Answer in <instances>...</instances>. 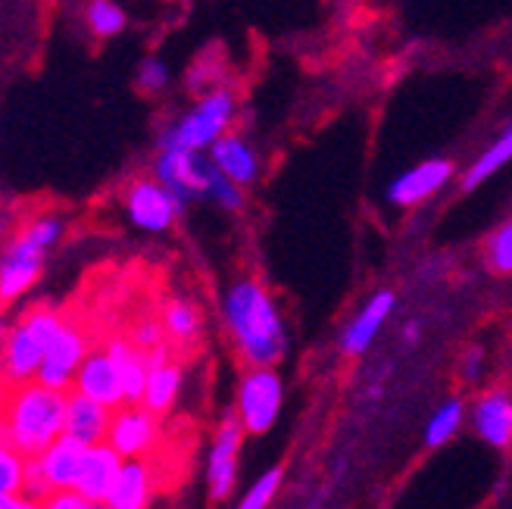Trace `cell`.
<instances>
[{
  "mask_svg": "<svg viewBox=\"0 0 512 509\" xmlns=\"http://www.w3.org/2000/svg\"><path fill=\"white\" fill-rule=\"evenodd\" d=\"M222 319L247 366H275L288 350V332L269 291L241 278L222 297Z\"/></svg>",
  "mask_w": 512,
  "mask_h": 509,
  "instance_id": "cell-1",
  "label": "cell"
},
{
  "mask_svg": "<svg viewBox=\"0 0 512 509\" xmlns=\"http://www.w3.org/2000/svg\"><path fill=\"white\" fill-rule=\"evenodd\" d=\"M66 391L47 388L41 381H22L10 388L7 406L0 413V435H4L25 460L44 453L63 435Z\"/></svg>",
  "mask_w": 512,
  "mask_h": 509,
  "instance_id": "cell-2",
  "label": "cell"
},
{
  "mask_svg": "<svg viewBox=\"0 0 512 509\" xmlns=\"http://www.w3.org/2000/svg\"><path fill=\"white\" fill-rule=\"evenodd\" d=\"M63 325V313L47 307V303H38L29 313H22V319L10 328L4 338V353H0V375H4L10 385H22V381H32L44 350L60 332Z\"/></svg>",
  "mask_w": 512,
  "mask_h": 509,
  "instance_id": "cell-3",
  "label": "cell"
},
{
  "mask_svg": "<svg viewBox=\"0 0 512 509\" xmlns=\"http://www.w3.org/2000/svg\"><path fill=\"white\" fill-rule=\"evenodd\" d=\"M235 119V97L232 91H210L200 97V104L185 113L175 125L160 135V150H207Z\"/></svg>",
  "mask_w": 512,
  "mask_h": 509,
  "instance_id": "cell-4",
  "label": "cell"
},
{
  "mask_svg": "<svg viewBox=\"0 0 512 509\" xmlns=\"http://www.w3.org/2000/svg\"><path fill=\"white\" fill-rule=\"evenodd\" d=\"M285 388L272 366H250L238 385V419L250 435H266L281 413Z\"/></svg>",
  "mask_w": 512,
  "mask_h": 509,
  "instance_id": "cell-5",
  "label": "cell"
},
{
  "mask_svg": "<svg viewBox=\"0 0 512 509\" xmlns=\"http://www.w3.org/2000/svg\"><path fill=\"white\" fill-rule=\"evenodd\" d=\"M88 353V338L85 332L75 322H66L60 325V332L50 338L47 350H44V360L35 372V381L47 388H60V391H69L75 372H79L82 360Z\"/></svg>",
  "mask_w": 512,
  "mask_h": 509,
  "instance_id": "cell-6",
  "label": "cell"
},
{
  "mask_svg": "<svg viewBox=\"0 0 512 509\" xmlns=\"http://www.w3.org/2000/svg\"><path fill=\"white\" fill-rule=\"evenodd\" d=\"M185 210V203L172 197L157 178H135L125 191V213L144 232H166L175 216Z\"/></svg>",
  "mask_w": 512,
  "mask_h": 509,
  "instance_id": "cell-7",
  "label": "cell"
},
{
  "mask_svg": "<svg viewBox=\"0 0 512 509\" xmlns=\"http://www.w3.org/2000/svg\"><path fill=\"white\" fill-rule=\"evenodd\" d=\"M244 441V425L238 416L228 413L222 425L216 428V438L210 447V460H207V494L210 500H225L232 494L235 481H238V453Z\"/></svg>",
  "mask_w": 512,
  "mask_h": 509,
  "instance_id": "cell-8",
  "label": "cell"
},
{
  "mask_svg": "<svg viewBox=\"0 0 512 509\" xmlns=\"http://www.w3.org/2000/svg\"><path fill=\"white\" fill-rule=\"evenodd\" d=\"M160 435L163 425L157 413H150L147 406H119L113 410L107 441L122 453V460H128V456H147L157 447Z\"/></svg>",
  "mask_w": 512,
  "mask_h": 509,
  "instance_id": "cell-9",
  "label": "cell"
},
{
  "mask_svg": "<svg viewBox=\"0 0 512 509\" xmlns=\"http://www.w3.org/2000/svg\"><path fill=\"white\" fill-rule=\"evenodd\" d=\"M153 175H157V182L182 203L207 194V185H210L207 160H200L194 150H163L157 166H153Z\"/></svg>",
  "mask_w": 512,
  "mask_h": 509,
  "instance_id": "cell-10",
  "label": "cell"
},
{
  "mask_svg": "<svg viewBox=\"0 0 512 509\" xmlns=\"http://www.w3.org/2000/svg\"><path fill=\"white\" fill-rule=\"evenodd\" d=\"M122 469V453L110 441H97L85 447V456L79 463V475H75V491H82L94 506L107 503L113 481Z\"/></svg>",
  "mask_w": 512,
  "mask_h": 509,
  "instance_id": "cell-11",
  "label": "cell"
},
{
  "mask_svg": "<svg viewBox=\"0 0 512 509\" xmlns=\"http://www.w3.org/2000/svg\"><path fill=\"white\" fill-rule=\"evenodd\" d=\"M75 391H82L100 403H107L110 410H119V406L125 403V394H122V375H119V366L116 360L104 350H88L85 360L79 366V372H75L72 378Z\"/></svg>",
  "mask_w": 512,
  "mask_h": 509,
  "instance_id": "cell-12",
  "label": "cell"
},
{
  "mask_svg": "<svg viewBox=\"0 0 512 509\" xmlns=\"http://www.w3.org/2000/svg\"><path fill=\"white\" fill-rule=\"evenodd\" d=\"M113 422V410L107 403H100L82 391H66V419H63V435L82 441V444H97L107 441V431Z\"/></svg>",
  "mask_w": 512,
  "mask_h": 509,
  "instance_id": "cell-13",
  "label": "cell"
},
{
  "mask_svg": "<svg viewBox=\"0 0 512 509\" xmlns=\"http://www.w3.org/2000/svg\"><path fill=\"white\" fill-rule=\"evenodd\" d=\"M450 175H453V166L447 160L419 163L413 169H406L400 178H394V185L388 188V200L397 203V207H413V203H422L434 191H441Z\"/></svg>",
  "mask_w": 512,
  "mask_h": 509,
  "instance_id": "cell-14",
  "label": "cell"
},
{
  "mask_svg": "<svg viewBox=\"0 0 512 509\" xmlns=\"http://www.w3.org/2000/svg\"><path fill=\"white\" fill-rule=\"evenodd\" d=\"M153 497V469L144 463V456H128L110 488L107 506L110 509H144Z\"/></svg>",
  "mask_w": 512,
  "mask_h": 509,
  "instance_id": "cell-15",
  "label": "cell"
},
{
  "mask_svg": "<svg viewBox=\"0 0 512 509\" xmlns=\"http://www.w3.org/2000/svg\"><path fill=\"white\" fill-rule=\"evenodd\" d=\"M207 150H210L213 166L222 169L241 188L253 185L256 175H260V160H256L253 147L244 138H238V135H219Z\"/></svg>",
  "mask_w": 512,
  "mask_h": 509,
  "instance_id": "cell-16",
  "label": "cell"
},
{
  "mask_svg": "<svg viewBox=\"0 0 512 509\" xmlns=\"http://www.w3.org/2000/svg\"><path fill=\"white\" fill-rule=\"evenodd\" d=\"M391 310H394V294L391 291H378L366 303V307L350 319V325L344 328L341 347L347 353H363L375 341V335L381 332V325H384V319L391 316Z\"/></svg>",
  "mask_w": 512,
  "mask_h": 509,
  "instance_id": "cell-17",
  "label": "cell"
},
{
  "mask_svg": "<svg viewBox=\"0 0 512 509\" xmlns=\"http://www.w3.org/2000/svg\"><path fill=\"white\" fill-rule=\"evenodd\" d=\"M44 266V253H29V250H16L7 247L4 260H0V303H13L29 291Z\"/></svg>",
  "mask_w": 512,
  "mask_h": 509,
  "instance_id": "cell-18",
  "label": "cell"
},
{
  "mask_svg": "<svg viewBox=\"0 0 512 509\" xmlns=\"http://www.w3.org/2000/svg\"><path fill=\"white\" fill-rule=\"evenodd\" d=\"M475 428L491 447L506 450L512 444V400L503 391L484 394L475 406Z\"/></svg>",
  "mask_w": 512,
  "mask_h": 509,
  "instance_id": "cell-19",
  "label": "cell"
},
{
  "mask_svg": "<svg viewBox=\"0 0 512 509\" xmlns=\"http://www.w3.org/2000/svg\"><path fill=\"white\" fill-rule=\"evenodd\" d=\"M85 447L88 444L75 441L69 435H60L44 453H38L41 472L50 481V488L57 491V488H72L75 485V475H79V463L85 456Z\"/></svg>",
  "mask_w": 512,
  "mask_h": 509,
  "instance_id": "cell-20",
  "label": "cell"
},
{
  "mask_svg": "<svg viewBox=\"0 0 512 509\" xmlns=\"http://www.w3.org/2000/svg\"><path fill=\"white\" fill-rule=\"evenodd\" d=\"M182 366L169 363L166 356L163 360H153L150 363V372H147V381H144V394H141V406H147L150 413L157 416H166L172 410V403L182 391Z\"/></svg>",
  "mask_w": 512,
  "mask_h": 509,
  "instance_id": "cell-21",
  "label": "cell"
},
{
  "mask_svg": "<svg viewBox=\"0 0 512 509\" xmlns=\"http://www.w3.org/2000/svg\"><path fill=\"white\" fill-rule=\"evenodd\" d=\"M107 353L113 356L116 366H119L125 403H141L144 381H147V372H150V356L144 350H138L128 338H113L107 344Z\"/></svg>",
  "mask_w": 512,
  "mask_h": 509,
  "instance_id": "cell-22",
  "label": "cell"
},
{
  "mask_svg": "<svg viewBox=\"0 0 512 509\" xmlns=\"http://www.w3.org/2000/svg\"><path fill=\"white\" fill-rule=\"evenodd\" d=\"M163 332L175 344H191L200 335V310L182 297L169 300L163 310Z\"/></svg>",
  "mask_w": 512,
  "mask_h": 509,
  "instance_id": "cell-23",
  "label": "cell"
},
{
  "mask_svg": "<svg viewBox=\"0 0 512 509\" xmlns=\"http://www.w3.org/2000/svg\"><path fill=\"white\" fill-rule=\"evenodd\" d=\"M512 160V125H509V129L488 147V150H484V154L475 160V166L466 172V178H463V188L466 191H472V188H478L481 182H484V178H491L497 169H503L506 163Z\"/></svg>",
  "mask_w": 512,
  "mask_h": 509,
  "instance_id": "cell-24",
  "label": "cell"
},
{
  "mask_svg": "<svg viewBox=\"0 0 512 509\" xmlns=\"http://www.w3.org/2000/svg\"><path fill=\"white\" fill-rule=\"evenodd\" d=\"M459 422H463V403H459V400H447V403L441 406V410L431 416V422H428V428H425V444H428V447H441V444H447V441L456 435Z\"/></svg>",
  "mask_w": 512,
  "mask_h": 509,
  "instance_id": "cell-25",
  "label": "cell"
},
{
  "mask_svg": "<svg viewBox=\"0 0 512 509\" xmlns=\"http://www.w3.org/2000/svg\"><path fill=\"white\" fill-rule=\"evenodd\" d=\"M60 232H63V225H60V219H54V216H47V219H38V222H32L25 232L10 244V247H16V250H29V253H44L47 247H54L57 244V238H60Z\"/></svg>",
  "mask_w": 512,
  "mask_h": 509,
  "instance_id": "cell-26",
  "label": "cell"
},
{
  "mask_svg": "<svg viewBox=\"0 0 512 509\" xmlns=\"http://www.w3.org/2000/svg\"><path fill=\"white\" fill-rule=\"evenodd\" d=\"M88 25L97 38H113L125 29V13L119 4H113V0H91Z\"/></svg>",
  "mask_w": 512,
  "mask_h": 509,
  "instance_id": "cell-27",
  "label": "cell"
},
{
  "mask_svg": "<svg viewBox=\"0 0 512 509\" xmlns=\"http://www.w3.org/2000/svg\"><path fill=\"white\" fill-rule=\"evenodd\" d=\"M207 178H210V185H207V197H213L219 207L225 210H241V203H244V191L238 182H232L222 169L213 166V160L207 157Z\"/></svg>",
  "mask_w": 512,
  "mask_h": 509,
  "instance_id": "cell-28",
  "label": "cell"
},
{
  "mask_svg": "<svg viewBox=\"0 0 512 509\" xmlns=\"http://www.w3.org/2000/svg\"><path fill=\"white\" fill-rule=\"evenodd\" d=\"M22 472H25V456L4 435H0V491L19 494Z\"/></svg>",
  "mask_w": 512,
  "mask_h": 509,
  "instance_id": "cell-29",
  "label": "cell"
},
{
  "mask_svg": "<svg viewBox=\"0 0 512 509\" xmlns=\"http://www.w3.org/2000/svg\"><path fill=\"white\" fill-rule=\"evenodd\" d=\"M278 488H281V469H269V472H263L260 478L253 481V488L241 497L238 506L241 509H263V506H269L275 500Z\"/></svg>",
  "mask_w": 512,
  "mask_h": 509,
  "instance_id": "cell-30",
  "label": "cell"
},
{
  "mask_svg": "<svg viewBox=\"0 0 512 509\" xmlns=\"http://www.w3.org/2000/svg\"><path fill=\"white\" fill-rule=\"evenodd\" d=\"M50 481L44 478V472H41V463H38V456H29L25 460V472H22V488H19V494L29 500L32 506H38V503H44L47 497H50Z\"/></svg>",
  "mask_w": 512,
  "mask_h": 509,
  "instance_id": "cell-31",
  "label": "cell"
},
{
  "mask_svg": "<svg viewBox=\"0 0 512 509\" xmlns=\"http://www.w3.org/2000/svg\"><path fill=\"white\" fill-rule=\"evenodd\" d=\"M488 266L500 275L512 272V219L500 228L488 244Z\"/></svg>",
  "mask_w": 512,
  "mask_h": 509,
  "instance_id": "cell-32",
  "label": "cell"
},
{
  "mask_svg": "<svg viewBox=\"0 0 512 509\" xmlns=\"http://www.w3.org/2000/svg\"><path fill=\"white\" fill-rule=\"evenodd\" d=\"M169 66L163 63V60H157V57H150V60H144L141 63V69H138V88L141 91H147V94H160L166 85H169Z\"/></svg>",
  "mask_w": 512,
  "mask_h": 509,
  "instance_id": "cell-33",
  "label": "cell"
},
{
  "mask_svg": "<svg viewBox=\"0 0 512 509\" xmlns=\"http://www.w3.org/2000/svg\"><path fill=\"white\" fill-rule=\"evenodd\" d=\"M41 506H47V509H91L94 503L75 488H57V491H50V497Z\"/></svg>",
  "mask_w": 512,
  "mask_h": 509,
  "instance_id": "cell-34",
  "label": "cell"
},
{
  "mask_svg": "<svg viewBox=\"0 0 512 509\" xmlns=\"http://www.w3.org/2000/svg\"><path fill=\"white\" fill-rule=\"evenodd\" d=\"M32 506L22 494H10V491H0V509H25Z\"/></svg>",
  "mask_w": 512,
  "mask_h": 509,
  "instance_id": "cell-35",
  "label": "cell"
},
{
  "mask_svg": "<svg viewBox=\"0 0 512 509\" xmlns=\"http://www.w3.org/2000/svg\"><path fill=\"white\" fill-rule=\"evenodd\" d=\"M10 381L4 378V375H0V413H4V406H7V397H10Z\"/></svg>",
  "mask_w": 512,
  "mask_h": 509,
  "instance_id": "cell-36",
  "label": "cell"
},
{
  "mask_svg": "<svg viewBox=\"0 0 512 509\" xmlns=\"http://www.w3.org/2000/svg\"><path fill=\"white\" fill-rule=\"evenodd\" d=\"M7 335V325H4V319H0V338H4Z\"/></svg>",
  "mask_w": 512,
  "mask_h": 509,
  "instance_id": "cell-37",
  "label": "cell"
}]
</instances>
